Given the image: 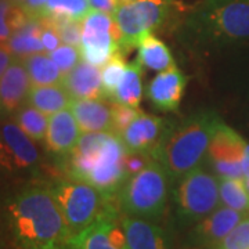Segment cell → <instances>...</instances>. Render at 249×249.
I'll list each match as a JSON object with an SVG mask.
<instances>
[{
    "label": "cell",
    "instance_id": "44",
    "mask_svg": "<svg viewBox=\"0 0 249 249\" xmlns=\"http://www.w3.org/2000/svg\"><path fill=\"white\" fill-rule=\"evenodd\" d=\"M183 249H198V248H190V247H186V248H183Z\"/></svg>",
    "mask_w": 249,
    "mask_h": 249
},
{
    "label": "cell",
    "instance_id": "20",
    "mask_svg": "<svg viewBox=\"0 0 249 249\" xmlns=\"http://www.w3.org/2000/svg\"><path fill=\"white\" fill-rule=\"evenodd\" d=\"M119 216V208L107 212L88 229L73 235L68 242V249H129L118 245L111 237V226Z\"/></svg>",
    "mask_w": 249,
    "mask_h": 249
},
{
    "label": "cell",
    "instance_id": "9",
    "mask_svg": "<svg viewBox=\"0 0 249 249\" xmlns=\"http://www.w3.org/2000/svg\"><path fill=\"white\" fill-rule=\"evenodd\" d=\"M247 144L230 126L219 124L206 154V160L217 178H244L242 160Z\"/></svg>",
    "mask_w": 249,
    "mask_h": 249
},
{
    "label": "cell",
    "instance_id": "19",
    "mask_svg": "<svg viewBox=\"0 0 249 249\" xmlns=\"http://www.w3.org/2000/svg\"><path fill=\"white\" fill-rule=\"evenodd\" d=\"M80 137V127L71 109H62L49 118L46 145L54 154H70Z\"/></svg>",
    "mask_w": 249,
    "mask_h": 249
},
{
    "label": "cell",
    "instance_id": "22",
    "mask_svg": "<svg viewBox=\"0 0 249 249\" xmlns=\"http://www.w3.org/2000/svg\"><path fill=\"white\" fill-rule=\"evenodd\" d=\"M137 61L142 68H147L150 71L163 72L176 65L169 47L152 32L142 36L137 43Z\"/></svg>",
    "mask_w": 249,
    "mask_h": 249
},
{
    "label": "cell",
    "instance_id": "4",
    "mask_svg": "<svg viewBox=\"0 0 249 249\" xmlns=\"http://www.w3.org/2000/svg\"><path fill=\"white\" fill-rule=\"evenodd\" d=\"M172 180L165 166L154 160L142 172L127 178L116 194L121 213L154 222L160 220L168 206Z\"/></svg>",
    "mask_w": 249,
    "mask_h": 249
},
{
    "label": "cell",
    "instance_id": "28",
    "mask_svg": "<svg viewBox=\"0 0 249 249\" xmlns=\"http://www.w3.org/2000/svg\"><path fill=\"white\" fill-rule=\"evenodd\" d=\"M16 122L35 142H43L47 133L49 118L31 104L22 106L16 112Z\"/></svg>",
    "mask_w": 249,
    "mask_h": 249
},
{
    "label": "cell",
    "instance_id": "35",
    "mask_svg": "<svg viewBox=\"0 0 249 249\" xmlns=\"http://www.w3.org/2000/svg\"><path fill=\"white\" fill-rule=\"evenodd\" d=\"M155 160L150 152H126L124 158V166L126 175L130 178L136 173L142 172L144 168H147L152 160Z\"/></svg>",
    "mask_w": 249,
    "mask_h": 249
},
{
    "label": "cell",
    "instance_id": "8",
    "mask_svg": "<svg viewBox=\"0 0 249 249\" xmlns=\"http://www.w3.org/2000/svg\"><path fill=\"white\" fill-rule=\"evenodd\" d=\"M80 54L85 61L97 67H104L109 58L121 50L122 34L111 14L90 10L82 21Z\"/></svg>",
    "mask_w": 249,
    "mask_h": 249
},
{
    "label": "cell",
    "instance_id": "30",
    "mask_svg": "<svg viewBox=\"0 0 249 249\" xmlns=\"http://www.w3.org/2000/svg\"><path fill=\"white\" fill-rule=\"evenodd\" d=\"M127 68V64L124 61L122 52H116L109 61L103 67L101 71V80H103V89L107 98H112L116 88L119 86L121 80L124 78V71Z\"/></svg>",
    "mask_w": 249,
    "mask_h": 249
},
{
    "label": "cell",
    "instance_id": "11",
    "mask_svg": "<svg viewBox=\"0 0 249 249\" xmlns=\"http://www.w3.org/2000/svg\"><path fill=\"white\" fill-rule=\"evenodd\" d=\"M248 213H242L227 206H219L211 214L191 227L187 235V247L213 249Z\"/></svg>",
    "mask_w": 249,
    "mask_h": 249
},
{
    "label": "cell",
    "instance_id": "42",
    "mask_svg": "<svg viewBox=\"0 0 249 249\" xmlns=\"http://www.w3.org/2000/svg\"><path fill=\"white\" fill-rule=\"evenodd\" d=\"M11 1L17 3V4H21V6H24V4L27 3V0H11Z\"/></svg>",
    "mask_w": 249,
    "mask_h": 249
},
{
    "label": "cell",
    "instance_id": "25",
    "mask_svg": "<svg viewBox=\"0 0 249 249\" xmlns=\"http://www.w3.org/2000/svg\"><path fill=\"white\" fill-rule=\"evenodd\" d=\"M139 61L132 62L127 65L124 75L119 86L116 88L112 96V101L139 108L142 98V71Z\"/></svg>",
    "mask_w": 249,
    "mask_h": 249
},
{
    "label": "cell",
    "instance_id": "1",
    "mask_svg": "<svg viewBox=\"0 0 249 249\" xmlns=\"http://www.w3.org/2000/svg\"><path fill=\"white\" fill-rule=\"evenodd\" d=\"M4 217L19 249H68L70 227L49 186H28L7 199Z\"/></svg>",
    "mask_w": 249,
    "mask_h": 249
},
{
    "label": "cell",
    "instance_id": "37",
    "mask_svg": "<svg viewBox=\"0 0 249 249\" xmlns=\"http://www.w3.org/2000/svg\"><path fill=\"white\" fill-rule=\"evenodd\" d=\"M0 168L4 170H9V172L14 170L11 155H10L7 145H6V142L3 140L1 134H0Z\"/></svg>",
    "mask_w": 249,
    "mask_h": 249
},
{
    "label": "cell",
    "instance_id": "10",
    "mask_svg": "<svg viewBox=\"0 0 249 249\" xmlns=\"http://www.w3.org/2000/svg\"><path fill=\"white\" fill-rule=\"evenodd\" d=\"M126 147L116 133L108 134L94 168L90 172L88 181L100 191L109 196H116L124 181L129 178L124 166V158L126 155Z\"/></svg>",
    "mask_w": 249,
    "mask_h": 249
},
{
    "label": "cell",
    "instance_id": "15",
    "mask_svg": "<svg viewBox=\"0 0 249 249\" xmlns=\"http://www.w3.org/2000/svg\"><path fill=\"white\" fill-rule=\"evenodd\" d=\"M112 103L107 97L72 100L70 109L79 124L80 132H114Z\"/></svg>",
    "mask_w": 249,
    "mask_h": 249
},
{
    "label": "cell",
    "instance_id": "3",
    "mask_svg": "<svg viewBox=\"0 0 249 249\" xmlns=\"http://www.w3.org/2000/svg\"><path fill=\"white\" fill-rule=\"evenodd\" d=\"M188 34L204 42L249 39V0H201L188 10Z\"/></svg>",
    "mask_w": 249,
    "mask_h": 249
},
{
    "label": "cell",
    "instance_id": "26",
    "mask_svg": "<svg viewBox=\"0 0 249 249\" xmlns=\"http://www.w3.org/2000/svg\"><path fill=\"white\" fill-rule=\"evenodd\" d=\"M220 202L227 208L242 213H249V191L245 178H219Z\"/></svg>",
    "mask_w": 249,
    "mask_h": 249
},
{
    "label": "cell",
    "instance_id": "45",
    "mask_svg": "<svg viewBox=\"0 0 249 249\" xmlns=\"http://www.w3.org/2000/svg\"><path fill=\"white\" fill-rule=\"evenodd\" d=\"M0 249H3V248H1V245H0Z\"/></svg>",
    "mask_w": 249,
    "mask_h": 249
},
{
    "label": "cell",
    "instance_id": "39",
    "mask_svg": "<svg viewBox=\"0 0 249 249\" xmlns=\"http://www.w3.org/2000/svg\"><path fill=\"white\" fill-rule=\"evenodd\" d=\"M46 3H47V0H27V3L24 4V9L27 10L29 16L39 17L45 9Z\"/></svg>",
    "mask_w": 249,
    "mask_h": 249
},
{
    "label": "cell",
    "instance_id": "6",
    "mask_svg": "<svg viewBox=\"0 0 249 249\" xmlns=\"http://www.w3.org/2000/svg\"><path fill=\"white\" fill-rule=\"evenodd\" d=\"M175 222L178 229H191L219 208V178L201 166L180 178L172 190Z\"/></svg>",
    "mask_w": 249,
    "mask_h": 249
},
{
    "label": "cell",
    "instance_id": "17",
    "mask_svg": "<svg viewBox=\"0 0 249 249\" xmlns=\"http://www.w3.org/2000/svg\"><path fill=\"white\" fill-rule=\"evenodd\" d=\"M0 134L11 155L14 170L29 169L39 162V152L35 142L18 126L16 121H0Z\"/></svg>",
    "mask_w": 249,
    "mask_h": 249
},
{
    "label": "cell",
    "instance_id": "31",
    "mask_svg": "<svg viewBox=\"0 0 249 249\" xmlns=\"http://www.w3.org/2000/svg\"><path fill=\"white\" fill-rule=\"evenodd\" d=\"M47 18L54 28L57 29L60 39L64 45L75 46L80 47L82 45V32H83V25L79 19H71V18Z\"/></svg>",
    "mask_w": 249,
    "mask_h": 249
},
{
    "label": "cell",
    "instance_id": "13",
    "mask_svg": "<svg viewBox=\"0 0 249 249\" xmlns=\"http://www.w3.org/2000/svg\"><path fill=\"white\" fill-rule=\"evenodd\" d=\"M186 86L187 76L175 65L170 70L160 72L150 82L147 88V97L160 111H176L184 96Z\"/></svg>",
    "mask_w": 249,
    "mask_h": 249
},
{
    "label": "cell",
    "instance_id": "5",
    "mask_svg": "<svg viewBox=\"0 0 249 249\" xmlns=\"http://www.w3.org/2000/svg\"><path fill=\"white\" fill-rule=\"evenodd\" d=\"M54 199L61 209L72 237L88 229L101 216L119 208L116 196L100 191L89 181L67 176L49 184Z\"/></svg>",
    "mask_w": 249,
    "mask_h": 249
},
{
    "label": "cell",
    "instance_id": "32",
    "mask_svg": "<svg viewBox=\"0 0 249 249\" xmlns=\"http://www.w3.org/2000/svg\"><path fill=\"white\" fill-rule=\"evenodd\" d=\"M213 249H249V213Z\"/></svg>",
    "mask_w": 249,
    "mask_h": 249
},
{
    "label": "cell",
    "instance_id": "7",
    "mask_svg": "<svg viewBox=\"0 0 249 249\" xmlns=\"http://www.w3.org/2000/svg\"><path fill=\"white\" fill-rule=\"evenodd\" d=\"M173 4V0H137L118 6L114 18L122 34L121 52L137 47L145 34L165 25Z\"/></svg>",
    "mask_w": 249,
    "mask_h": 249
},
{
    "label": "cell",
    "instance_id": "36",
    "mask_svg": "<svg viewBox=\"0 0 249 249\" xmlns=\"http://www.w3.org/2000/svg\"><path fill=\"white\" fill-rule=\"evenodd\" d=\"M90 9L96 11H103L114 16L118 9V0H89Z\"/></svg>",
    "mask_w": 249,
    "mask_h": 249
},
{
    "label": "cell",
    "instance_id": "21",
    "mask_svg": "<svg viewBox=\"0 0 249 249\" xmlns=\"http://www.w3.org/2000/svg\"><path fill=\"white\" fill-rule=\"evenodd\" d=\"M43 24L39 17H29L27 22L14 32L4 45L9 47L14 58L22 60L35 53H43L45 46L42 42Z\"/></svg>",
    "mask_w": 249,
    "mask_h": 249
},
{
    "label": "cell",
    "instance_id": "16",
    "mask_svg": "<svg viewBox=\"0 0 249 249\" xmlns=\"http://www.w3.org/2000/svg\"><path fill=\"white\" fill-rule=\"evenodd\" d=\"M31 86L24 62L14 58L0 79V111L3 114H16L28 100Z\"/></svg>",
    "mask_w": 249,
    "mask_h": 249
},
{
    "label": "cell",
    "instance_id": "34",
    "mask_svg": "<svg viewBox=\"0 0 249 249\" xmlns=\"http://www.w3.org/2000/svg\"><path fill=\"white\" fill-rule=\"evenodd\" d=\"M139 108L124 106L119 103H112V124H114V133L121 134L129 124L140 115Z\"/></svg>",
    "mask_w": 249,
    "mask_h": 249
},
{
    "label": "cell",
    "instance_id": "40",
    "mask_svg": "<svg viewBox=\"0 0 249 249\" xmlns=\"http://www.w3.org/2000/svg\"><path fill=\"white\" fill-rule=\"evenodd\" d=\"M242 169H244V178H249V144H247L245 155L242 160Z\"/></svg>",
    "mask_w": 249,
    "mask_h": 249
},
{
    "label": "cell",
    "instance_id": "38",
    "mask_svg": "<svg viewBox=\"0 0 249 249\" xmlns=\"http://www.w3.org/2000/svg\"><path fill=\"white\" fill-rule=\"evenodd\" d=\"M13 60H14V55L11 54L9 47L6 45H0V79L3 78L4 72L7 71Z\"/></svg>",
    "mask_w": 249,
    "mask_h": 249
},
{
    "label": "cell",
    "instance_id": "43",
    "mask_svg": "<svg viewBox=\"0 0 249 249\" xmlns=\"http://www.w3.org/2000/svg\"><path fill=\"white\" fill-rule=\"evenodd\" d=\"M245 184H247V188H248V191H249V178H245Z\"/></svg>",
    "mask_w": 249,
    "mask_h": 249
},
{
    "label": "cell",
    "instance_id": "23",
    "mask_svg": "<svg viewBox=\"0 0 249 249\" xmlns=\"http://www.w3.org/2000/svg\"><path fill=\"white\" fill-rule=\"evenodd\" d=\"M73 98L61 83L47 86H31L28 94V104L34 106L47 116L57 114L71 107Z\"/></svg>",
    "mask_w": 249,
    "mask_h": 249
},
{
    "label": "cell",
    "instance_id": "12",
    "mask_svg": "<svg viewBox=\"0 0 249 249\" xmlns=\"http://www.w3.org/2000/svg\"><path fill=\"white\" fill-rule=\"evenodd\" d=\"M168 127L169 126L160 116L140 112L119 136L127 151L154 154L163 140Z\"/></svg>",
    "mask_w": 249,
    "mask_h": 249
},
{
    "label": "cell",
    "instance_id": "2",
    "mask_svg": "<svg viewBox=\"0 0 249 249\" xmlns=\"http://www.w3.org/2000/svg\"><path fill=\"white\" fill-rule=\"evenodd\" d=\"M220 118L211 111L187 116L176 126H169L160 147L152 157L169 172L173 180L196 169L206 160V154Z\"/></svg>",
    "mask_w": 249,
    "mask_h": 249
},
{
    "label": "cell",
    "instance_id": "27",
    "mask_svg": "<svg viewBox=\"0 0 249 249\" xmlns=\"http://www.w3.org/2000/svg\"><path fill=\"white\" fill-rule=\"evenodd\" d=\"M29 17L24 6L11 0H0V45L7 43L13 34L17 32Z\"/></svg>",
    "mask_w": 249,
    "mask_h": 249
},
{
    "label": "cell",
    "instance_id": "33",
    "mask_svg": "<svg viewBox=\"0 0 249 249\" xmlns=\"http://www.w3.org/2000/svg\"><path fill=\"white\" fill-rule=\"evenodd\" d=\"M49 54L54 60V62L58 65L62 75H67L68 72L72 71L78 65V62L82 60V54H80L79 47L64 45V43L58 46L55 50H53L52 53Z\"/></svg>",
    "mask_w": 249,
    "mask_h": 249
},
{
    "label": "cell",
    "instance_id": "18",
    "mask_svg": "<svg viewBox=\"0 0 249 249\" xmlns=\"http://www.w3.org/2000/svg\"><path fill=\"white\" fill-rule=\"evenodd\" d=\"M61 85L73 100L106 97L100 67L85 61L83 58L72 71L64 75Z\"/></svg>",
    "mask_w": 249,
    "mask_h": 249
},
{
    "label": "cell",
    "instance_id": "14",
    "mask_svg": "<svg viewBox=\"0 0 249 249\" xmlns=\"http://www.w3.org/2000/svg\"><path fill=\"white\" fill-rule=\"evenodd\" d=\"M129 249H173L169 232L154 222L121 213Z\"/></svg>",
    "mask_w": 249,
    "mask_h": 249
},
{
    "label": "cell",
    "instance_id": "41",
    "mask_svg": "<svg viewBox=\"0 0 249 249\" xmlns=\"http://www.w3.org/2000/svg\"><path fill=\"white\" fill-rule=\"evenodd\" d=\"M133 1H137V0H118V4H129V3H133Z\"/></svg>",
    "mask_w": 249,
    "mask_h": 249
},
{
    "label": "cell",
    "instance_id": "24",
    "mask_svg": "<svg viewBox=\"0 0 249 249\" xmlns=\"http://www.w3.org/2000/svg\"><path fill=\"white\" fill-rule=\"evenodd\" d=\"M21 61L24 62L27 68L32 86H47V85H57L62 82L64 78L62 72L50 57V54L46 52L31 54L22 58Z\"/></svg>",
    "mask_w": 249,
    "mask_h": 249
},
{
    "label": "cell",
    "instance_id": "29",
    "mask_svg": "<svg viewBox=\"0 0 249 249\" xmlns=\"http://www.w3.org/2000/svg\"><path fill=\"white\" fill-rule=\"evenodd\" d=\"M90 10L89 0H47L39 17L71 18L82 21Z\"/></svg>",
    "mask_w": 249,
    "mask_h": 249
}]
</instances>
